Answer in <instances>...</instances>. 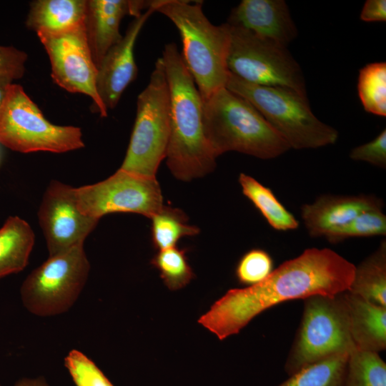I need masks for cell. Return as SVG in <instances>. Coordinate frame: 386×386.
I'll return each instance as SVG.
<instances>
[{"mask_svg":"<svg viewBox=\"0 0 386 386\" xmlns=\"http://www.w3.org/2000/svg\"><path fill=\"white\" fill-rule=\"evenodd\" d=\"M152 1L89 0L86 1L85 29L93 61L99 68L107 51L119 42L122 19L126 15L137 17Z\"/></svg>","mask_w":386,"mask_h":386,"instance_id":"obj_15","label":"cell"},{"mask_svg":"<svg viewBox=\"0 0 386 386\" xmlns=\"http://www.w3.org/2000/svg\"><path fill=\"white\" fill-rule=\"evenodd\" d=\"M357 91L365 110L386 116V63H370L359 71Z\"/></svg>","mask_w":386,"mask_h":386,"instance_id":"obj_25","label":"cell"},{"mask_svg":"<svg viewBox=\"0 0 386 386\" xmlns=\"http://www.w3.org/2000/svg\"><path fill=\"white\" fill-rule=\"evenodd\" d=\"M202 1L153 0L155 12L166 16L178 29L182 57L202 101L226 86L230 28L212 24L202 11Z\"/></svg>","mask_w":386,"mask_h":386,"instance_id":"obj_3","label":"cell"},{"mask_svg":"<svg viewBox=\"0 0 386 386\" xmlns=\"http://www.w3.org/2000/svg\"><path fill=\"white\" fill-rule=\"evenodd\" d=\"M170 132V96L162 58L149 82L139 94L134 128L124 159L119 169L155 177L166 158Z\"/></svg>","mask_w":386,"mask_h":386,"instance_id":"obj_7","label":"cell"},{"mask_svg":"<svg viewBox=\"0 0 386 386\" xmlns=\"http://www.w3.org/2000/svg\"><path fill=\"white\" fill-rule=\"evenodd\" d=\"M382 209L375 208L363 212L349 223L328 234L325 238L331 243H337L353 237L385 236L386 215Z\"/></svg>","mask_w":386,"mask_h":386,"instance_id":"obj_28","label":"cell"},{"mask_svg":"<svg viewBox=\"0 0 386 386\" xmlns=\"http://www.w3.org/2000/svg\"><path fill=\"white\" fill-rule=\"evenodd\" d=\"M64 365L76 386H114L97 365L78 350L68 353Z\"/></svg>","mask_w":386,"mask_h":386,"instance_id":"obj_30","label":"cell"},{"mask_svg":"<svg viewBox=\"0 0 386 386\" xmlns=\"http://www.w3.org/2000/svg\"><path fill=\"white\" fill-rule=\"evenodd\" d=\"M150 263L157 269L164 284L172 291L182 289L194 277L185 249L174 247L159 250Z\"/></svg>","mask_w":386,"mask_h":386,"instance_id":"obj_27","label":"cell"},{"mask_svg":"<svg viewBox=\"0 0 386 386\" xmlns=\"http://www.w3.org/2000/svg\"><path fill=\"white\" fill-rule=\"evenodd\" d=\"M350 332L357 350L379 353L386 348V307L345 292Z\"/></svg>","mask_w":386,"mask_h":386,"instance_id":"obj_18","label":"cell"},{"mask_svg":"<svg viewBox=\"0 0 386 386\" xmlns=\"http://www.w3.org/2000/svg\"><path fill=\"white\" fill-rule=\"evenodd\" d=\"M89 271L84 244L49 257L23 282L20 296L24 307L39 317L66 312L78 300Z\"/></svg>","mask_w":386,"mask_h":386,"instance_id":"obj_9","label":"cell"},{"mask_svg":"<svg viewBox=\"0 0 386 386\" xmlns=\"http://www.w3.org/2000/svg\"><path fill=\"white\" fill-rule=\"evenodd\" d=\"M273 269V260L269 253L262 249H252L237 262L235 277L240 284L249 287L265 279Z\"/></svg>","mask_w":386,"mask_h":386,"instance_id":"obj_29","label":"cell"},{"mask_svg":"<svg viewBox=\"0 0 386 386\" xmlns=\"http://www.w3.org/2000/svg\"><path fill=\"white\" fill-rule=\"evenodd\" d=\"M27 55L12 46H0V76L13 80L20 79L25 72Z\"/></svg>","mask_w":386,"mask_h":386,"instance_id":"obj_32","label":"cell"},{"mask_svg":"<svg viewBox=\"0 0 386 386\" xmlns=\"http://www.w3.org/2000/svg\"><path fill=\"white\" fill-rule=\"evenodd\" d=\"M35 242L29 224L10 216L0 228V278L23 270L29 262Z\"/></svg>","mask_w":386,"mask_h":386,"instance_id":"obj_20","label":"cell"},{"mask_svg":"<svg viewBox=\"0 0 386 386\" xmlns=\"http://www.w3.org/2000/svg\"><path fill=\"white\" fill-rule=\"evenodd\" d=\"M349 355H336L309 365L277 386H344Z\"/></svg>","mask_w":386,"mask_h":386,"instance_id":"obj_23","label":"cell"},{"mask_svg":"<svg viewBox=\"0 0 386 386\" xmlns=\"http://www.w3.org/2000/svg\"><path fill=\"white\" fill-rule=\"evenodd\" d=\"M86 0H36L31 2L26 25L38 32L55 33L84 23Z\"/></svg>","mask_w":386,"mask_h":386,"instance_id":"obj_19","label":"cell"},{"mask_svg":"<svg viewBox=\"0 0 386 386\" xmlns=\"http://www.w3.org/2000/svg\"><path fill=\"white\" fill-rule=\"evenodd\" d=\"M303 300L301 322L284 365L289 375L317 361L355 350L345 292Z\"/></svg>","mask_w":386,"mask_h":386,"instance_id":"obj_6","label":"cell"},{"mask_svg":"<svg viewBox=\"0 0 386 386\" xmlns=\"http://www.w3.org/2000/svg\"><path fill=\"white\" fill-rule=\"evenodd\" d=\"M226 23L287 47L298 33L284 0H243L232 9Z\"/></svg>","mask_w":386,"mask_h":386,"instance_id":"obj_16","label":"cell"},{"mask_svg":"<svg viewBox=\"0 0 386 386\" xmlns=\"http://www.w3.org/2000/svg\"><path fill=\"white\" fill-rule=\"evenodd\" d=\"M150 219L152 244L159 251L176 247L183 237L199 233V229L189 224L187 214L177 208L163 205Z\"/></svg>","mask_w":386,"mask_h":386,"instance_id":"obj_24","label":"cell"},{"mask_svg":"<svg viewBox=\"0 0 386 386\" xmlns=\"http://www.w3.org/2000/svg\"><path fill=\"white\" fill-rule=\"evenodd\" d=\"M350 159L362 161L385 169L386 167V129L377 137L364 144L354 147L350 153Z\"/></svg>","mask_w":386,"mask_h":386,"instance_id":"obj_31","label":"cell"},{"mask_svg":"<svg viewBox=\"0 0 386 386\" xmlns=\"http://www.w3.org/2000/svg\"><path fill=\"white\" fill-rule=\"evenodd\" d=\"M225 87L251 103L290 149H316L337 141V130L312 113L306 94L287 87L253 84L231 73Z\"/></svg>","mask_w":386,"mask_h":386,"instance_id":"obj_5","label":"cell"},{"mask_svg":"<svg viewBox=\"0 0 386 386\" xmlns=\"http://www.w3.org/2000/svg\"><path fill=\"white\" fill-rule=\"evenodd\" d=\"M0 143L22 153H63L84 147L80 128L49 122L23 87L13 83L0 107Z\"/></svg>","mask_w":386,"mask_h":386,"instance_id":"obj_8","label":"cell"},{"mask_svg":"<svg viewBox=\"0 0 386 386\" xmlns=\"http://www.w3.org/2000/svg\"><path fill=\"white\" fill-rule=\"evenodd\" d=\"M152 3L144 13L134 17L122 40L107 51L98 68L96 90L107 110L117 105L124 91L137 78L134 47L144 23L155 12Z\"/></svg>","mask_w":386,"mask_h":386,"instance_id":"obj_14","label":"cell"},{"mask_svg":"<svg viewBox=\"0 0 386 386\" xmlns=\"http://www.w3.org/2000/svg\"><path fill=\"white\" fill-rule=\"evenodd\" d=\"M202 102L204 134L216 157L234 151L270 159L290 149L251 103L226 87Z\"/></svg>","mask_w":386,"mask_h":386,"instance_id":"obj_4","label":"cell"},{"mask_svg":"<svg viewBox=\"0 0 386 386\" xmlns=\"http://www.w3.org/2000/svg\"><path fill=\"white\" fill-rule=\"evenodd\" d=\"M239 183L243 194L252 202L274 229L285 232L299 227L298 220L277 199L269 188L244 173L239 174Z\"/></svg>","mask_w":386,"mask_h":386,"instance_id":"obj_22","label":"cell"},{"mask_svg":"<svg viewBox=\"0 0 386 386\" xmlns=\"http://www.w3.org/2000/svg\"><path fill=\"white\" fill-rule=\"evenodd\" d=\"M51 65V76L59 86L72 93L90 96L102 117L108 110L96 90L98 69L88 44L84 23L71 29L36 33Z\"/></svg>","mask_w":386,"mask_h":386,"instance_id":"obj_12","label":"cell"},{"mask_svg":"<svg viewBox=\"0 0 386 386\" xmlns=\"http://www.w3.org/2000/svg\"><path fill=\"white\" fill-rule=\"evenodd\" d=\"M49 257L84 244L99 219L79 209L74 187L52 180L46 187L37 212Z\"/></svg>","mask_w":386,"mask_h":386,"instance_id":"obj_13","label":"cell"},{"mask_svg":"<svg viewBox=\"0 0 386 386\" xmlns=\"http://www.w3.org/2000/svg\"><path fill=\"white\" fill-rule=\"evenodd\" d=\"M14 386H49V385L43 377H39L21 378Z\"/></svg>","mask_w":386,"mask_h":386,"instance_id":"obj_34","label":"cell"},{"mask_svg":"<svg viewBox=\"0 0 386 386\" xmlns=\"http://www.w3.org/2000/svg\"><path fill=\"white\" fill-rule=\"evenodd\" d=\"M161 58L170 96L167 164L177 179L188 182L212 172L217 157L204 134L202 97L176 44H167Z\"/></svg>","mask_w":386,"mask_h":386,"instance_id":"obj_2","label":"cell"},{"mask_svg":"<svg viewBox=\"0 0 386 386\" xmlns=\"http://www.w3.org/2000/svg\"><path fill=\"white\" fill-rule=\"evenodd\" d=\"M74 194L79 210L99 220L114 212L136 213L151 218L164 205L156 177L121 169L103 181L74 187Z\"/></svg>","mask_w":386,"mask_h":386,"instance_id":"obj_11","label":"cell"},{"mask_svg":"<svg viewBox=\"0 0 386 386\" xmlns=\"http://www.w3.org/2000/svg\"><path fill=\"white\" fill-rule=\"evenodd\" d=\"M13 79L8 76H0V107L4 102L8 89Z\"/></svg>","mask_w":386,"mask_h":386,"instance_id":"obj_35","label":"cell"},{"mask_svg":"<svg viewBox=\"0 0 386 386\" xmlns=\"http://www.w3.org/2000/svg\"><path fill=\"white\" fill-rule=\"evenodd\" d=\"M344 386H386V364L379 353L352 351Z\"/></svg>","mask_w":386,"mask_h":386,"instance_id":"obj_26","label":"cell"},{"mask_svg":"<svg viewBox=\"0 0 386 386\" xmlns=\"http://www.w3.org/2000/svg\"><path fill=\"white\" fill-rule=\"evenodd\" d=\"M355 269V265L330 249H307L273 269L261 282L229 290L198 322L223 340L282 302L347 291Z\"/></svg>","mask_w":386,"mask_h":386,"instance_id":"obj_1","label":"cell"},{"mask_svg":"<svg viewBox=\"0 0 386 386\" xmlns=\"http://www.w3.org/2000/svg\"><path fill=\"white\" fill-rule=\"evenodd\" d=\"M375 208H383V202L373 195L325 194L302 205L301 217L310 237H325L363 212Z\"/></svg>","mask_w":386,"mask_h":386,"instance_id":"obj_17","label":"cell"},{"mask_svg":"<svg viewBox=\"0 0 386 386\" xmlns=\"http://www.w3.org/2000/svg\"><path fill=\"white\" fill-rule=\"evenodd\" d=\"M360 19L366 22L386 21V1L367 0L360 13Z\"/></svg>","mask_w":386,"mask_h":386,"instance_id":"obj_33","label":"cell"},{"mask_svg":"<svg viewBox=\"0 0 386 386\" xmlns=\"http://www.w3.org/2000/svg\"><path fill=\"white\" fill-rule=\"evenodd\" d=\"M229 72L257 85L282 86L306 94L303 72L287 46L229 25Z\"/></svg>","mask_w":386,"mask_h":386,"instance_id":"obj_10","label":"cell"},{"mask_svg":"<svg viewBox=\"0 0 386 386\" xmlns=\"http://www.w3.org/2000/svg\"><path fill=\"white\" fill-rule=\"evenodd\" d=\"M349 292L386 307V242L355 266Z\"/></svg>","mask_w":386,"mask_h":386,"instance_id":"obj_21","label":"cell"}]
</instances>
